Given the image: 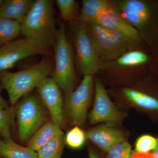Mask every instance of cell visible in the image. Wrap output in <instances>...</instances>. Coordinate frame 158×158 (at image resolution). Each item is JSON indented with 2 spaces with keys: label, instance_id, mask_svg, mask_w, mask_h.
I'll return each mask as SVG.
<instances>
[{
  "label": "cell",
  "instance_id": "ffe728a7",
  "mask_svg": "<svg viewBox=\"0 0 158 158\" xmlns=\"http://www.w3.org/2000/svg\"><path fill=\"white\" fill-rule=\"evenodd\" d=\"M57 7L63 20L78 22L80 17L78 3L75 0H57Z\"/></svg>",
  "mask_w": 158,
  "mask_h": 158
},
{
  "label": "cell",
  "instance_id": "4fadbf2b",
  "mask_svg": "<svg viewBox=\"0 0 158 158\" xmlns=\"http://www.w3.org/2000/svg\"><path fill=\"white\" fill-rule=\"evenodd\" d=\"M35 1L6 0L0 6V16L16 21L21 25Z\"/></svg>",
  "mask_w": 158,
  "mask_h": 158
},
{
  "label": "cell",
  "instance_id": "603a6c76",
  "mask_svg": "<svg viewBox=\"0 0 158 158\" xmlns=\"http://www.w3.org/2000/svg\"><path fill=\"white\" fill-rule=\"evenodd\" d=\"M86 138L84 131L79 126H75L66 134L65 142L71 148L78 149L84 146Z\"/></svg>",
  "mask_w": 158,
  "mask_h": 158
},
{
  "label": "cell",
  "instance_id": "f546056e",
  "mask_svg": "<svg viewBox=\"0 0 158 158\" xmlns=\"http://www.w3.org/2000/svg\"><path fill=\"white\" fill-rule=\"evenodd\" d=\"M88 158H100L98 155L93 149H89L88 150Z\"/></svg>",
  "mask_w": 158,
  "mask_h": 158
},
{
  "label": "cell",
  "instance_id": "4dcf8cb0",
  "mask_svg": "<svg viewBox=\"0 0 158 158\" xmlns=\"http://www.w3.org/2000/svg\"><path fill=\"white\" fill-rule=\"evenodd\" d=\"M152 154L154 158H158V145L155 149L154 150Z\"/></svg>",
  "mask_w": 158,
  "mask_h": 158
},
{
  "label": "cell",
  "instance_id": "d4e9b609",
  "mask_svg": "<svg viewBox=\"0 0 158 158\" xmlns=\"http://www.w3.org/2000/svg\"><path fill=\"white\" fill-rule=\"evenodd\" d=\"M118 6L127 8L130 10L137 12L142 16L149 19L151 12L148 6L142 1L139 0H125L119 1Z\"/></svg>",
  "mask_w": 158,
  "mask_h": 158
},
{
  "label": "cell",
  "instance_id": "1f68e13d",
  "mask_svg": "<svg viewBox=\"0 0 158 158\" xmlns=\"http://www.w3.org/2000/svg\"><path fill=\"white\" fill-rule=\"evenodd\" d=\"M3 2V0H0V6H1V5H2V3Z\"/></svg>",
  "mask_w": 158,
  "mask_h": 158
},
{
  "label": "cell",
  "instance_id": "3957f363",
  "mask_svg": "<svg viewBox=\"0 0 158 158\" xmlns=\"http://www.w3.org/2000/svg\"><path fill=\"white\" fill-rule=\"evenodd\" d=\"M54 46V66L51 77L67 94L73 90L76 75L72 47L66 37L64 24L58 29Z\"/></svg>",
  "mask_w": 158,
  "mask_h": 158
},
{
  "label": "cell",
  "instance_id": "30bf717a",
  "mask_svg": "<svg viewBox=\"0 0 158 158\" xmlns=\"http://www.w3.org/2000/svg\"><path fill=\"white\" fill-rule=\"evenodd\" d=\"M42 104L48 111L52 120L62 127L65 123L61 89L52 77L46 78L36 88Z\"/></svg>",
  "mask_w": 158,
  "mask_h": 158
},
{
  "label": "cell",
  "instance_id": "d6a6232c",
  "mask_svg": "<svg viewBox=\"0 0 158 158\" xmlns=\"http://www.w3.org/2000/svg\"><path fill=\"white\" fill-rule=\"evenodd\" d=\"M0 158H2V157H0Z\"/></svg>",
  "mask_w": 158,
  "mask_h": 158
},
{
  "label": "cell",
  "instance_id": "9c48e42d",
  "mask_svg": "<svg viewBox=\"0 0 158 158\" xmlns=\"http://www.w3.org/2000/svg\"><path fill=\"white\" fill-rule=\"evenodd\" d=\"M91 124L104 122L105 124L116 127L121 123L124 115L110 99L102 84L97 80L94 103L89 114Z\"/></svg>",
  "mask_w": 158,
  "mask_h": 158
},
{
  "label": "cell",
  "instance_id": "6da1fadb",
  "mask_svg": "<svg viewBox=\"0 0 158 158\" xmlns=\"http://www.w3.org/2000/svg\"><path fill=\"white\" fill-rule=\"evenodd\" d=\"M53 2L35 1L21 25L24 38L50 48L56 40L57 31Z\"/></svg>",
  "mask_w": 158,
  "mask_h": 158
},
{
  "label": "cell",
  "instance_id": "e0dca14e",
  "mask_svg": "<svg viewBox=\"0 0 158 158\" xmlns=\"http://www.w3.org/2000/svg\"><path fill=\"white\" fill-rule=\"evenodd\" d=\"M65 137L61 131L37 152L38 158H62Z\"/></svg>",
  "mask_w": 158,
  "mask_h": 158
},
{
  "label": "cell",
  "instance_id": "2e32d148",
  "mask_svg": "<svg viewBox=\"0 0 158 158\" xmlns=\"http://www.w3.org/2000/svg\"><path fill=\"white\" fill-rule=\"evenodd\" d=\"M0 157L3 158H38L37 152L23 147L12 139L0 140Z\"/></svg>",
  "mask_w": 158,
  "mask_h": 158
},
{
  "label": "cell",
  "instance_id": "4316f807",
  "mask_svg": "<svg viewBox=\"0 0 158 158\" xmlns=\"http://www.w3.org/2000/svg\"><path fill=\"white\" fill-rule=\"evenodd\" d=\"M131 147L127 142L115 144L107 152L106 158H130Z\"/></svg>",
  "mask_w": 158,
  "mask_h": 158
},
{
  "label": "cell",
  "instance_id": "484cf974",
  "mask_svg": "<svg viewBox=\"0 0 158 158\" xmlns=\"http://www.w3.org/2000/svg\"><path fill=\"white\" fill-rule=\"evenodd\" d=\"M158 145V138L144 135L138 138L135 143L136 152L148 153L153 151Z\"/></svg>",
  "mask_w": 158,
  "mask_h": 158
},
{
  "label": "cell",
  "instance_id": "83f0119b",
  "mask_svg": "<svg viewBox=\"0 0 158 158\" xmlns=\"http://www.w3.org/2000/svg\"><path fill=\"white\" fill-rule=\"evenodd\" d=\"M130 158H154L151 153L135 152L131 156Z\"/></svg>",
  "mask_w": 158,
  "mask_h": 158
},
{
  "label": "cell",
  "instance_id": "ac0fdd59",
  "mask_svg": "<svg viewBox=\"0 0 158 158\" xmlns=\"http://www.w3.org/2000/svg\"><path fill=\"white\" fill-rule=\"evenodd\" d=\"M21 34L19 23L0 16V44H4L15 40Z\"/></svg>",
  "mask_w": 158,
  "mask_h": 158
},
{
  "label": "cell",
  "instance_id": "5b68a950",
  "mask_svg": "<svg viewBox=\"0 0 158 158\" xmlns=\"http://www.w3.org/2000/svg\"><path fill=\"white\" fill-rule=\"evenodd\" d=\"M42 104L35 95L28 94L16 106L15 113L21 141H28L34 133L46 122V115Z\"/></svg>",
  "mask_w": 158,
  "mask_h": 158
},
{
  "label": "cell",
  "instance_id": "5bb4252c",
  "mask_svg": "<svg viewBox=\"0 0 158 158\" xmlns=\"http://www.w3.org/2000/svg\"><path fill=\"white\" fill-rule=\"evenodd\" d=\"M61 131V127L52 120L47 121L31 136L27 147L37 152Z\"/></svg>",
  "mask_w": 158,
  "mask_h": 158
},
{
  "label": "cell",
  "instance_id": "ba28073f",
  "mask_svg": "<svg viewBox=\"0 0 158 158\" xmlns=\"http://www.w3.org/2000/svg\"><path fill=\"white\" fill-rule=\"evenodd\" d=\"M93 84V76L85 75L79 87L66 94L65 105L72 124L79 127L85 124L92 96Z\"/></svg>",
  "mask_w": 158,
  "mask_h": 158
},
{
  "label": "cell",
  "instance_id": "44dd1931",
  "mask_svg": "<svg viewBox=\"0 0 158 158\" xmlns=\"http://www.w3.org/2000/svg\"><path fill=\"white\" fill-rule=\"evenodd\" d=\"M15 114V110L12 108H0V135L4 140L12 139L11 128Z\"/></svg>",
  "mask_w": 158,
  "mask_h": 158
},
{
  "label": "cell",
  "instance_id": "7c38bea8",
  "mask_svg": "<svg viewBox=\"0 0 158 158\" xmlns=\"http://www.w3.org/2000/svg\"><path fill=\"white\" fill-rule=\"evenodd\" d=\"M85 135L86 138L106 152L115 144L126 141L127 139L126 134L123 131L105 124L88 130Z\"/></svg>",
  "mask_w": 158,
  "mask_h": 158
},
{
  "label": "cell",
  "instance_id": "7402d4cb",
  "mask_svg": "<svg viewBox=\"0 0 158 158\" xmlns=\"http://www.w3.org/2000/svg\"><path fill=\"white\" fill-rule=\"evenodd\" d=\"M146 54L139 51L128 52L117 59V63L123 66H133L142 65L147 62Z\"/></svg>",
  "mask_w": 158,
  "mask_h": 158
},
{
  "label": "cell",
  "instance_id": "7a4b0ae2",
  "mask_svg": "<svg viewBox=\"0 0 158 158\" xmlns=\"http://www.w3.org/2000/svg\"><path fill=\"white\" fill-rule=\"evenodd\" d=\"M53 66L54 60L48 57L19 71L0 73L1 85L7 91L11 105H15L51 75Z\"/></svg>",
  "mask_w": 158,
  "mask_h": 158
},
{
  "label": "cell",
  "instance_id": "8fae6325",
  "mask_svg": "<svg viewBox=\"0 0 158 158\" xmlns=\"http://www.w3.org/2000/svg\"><path fill=\"white\" fill-rule=\"evenodd\" d=\"M93 23L119 32L134 42L140 40L138 31L123 18L113 4L102 11Z\"/></svg>",
  "mask_w": 158,
  "mask_h": 158
},
{
  "label": "cell",
  "instance_id": "52a82bcc",
  "mask_svg": "<svg viewBox=\"0 0 158 158\" xmlns=\"http://www.w3.org/2000/svg\"><path fill=\"white\" fill-rule=\"evenodd\" d=\"M50 53V48L27 38L15 40L0 47V73L7 71L27 57Z\"/></svg>",
  "mask_w": 158,
  "mask_h": 158
},
{
  "label": "cell",
  "instance_id": "d6986e66",
  "mask_svg": "<svg viewBox=\"0 0 158 158\" xmlns=\"http://www.w3.org/2000/svg\"><path fill=\"white\" fill-rule=\"evenodd\" d=\"M123 93L130 101L140 107L158 110V100L153 97L128 88L123 89Z\"/></svg>",
  "mask_w": 158,
  "mask_h": 158
},
{
  "label": "cell",
  "instance_id": "8992f818",
  "mask_svg": "<svg viewBox=\"0 0 158 158\" xmlns=\"http://www.w3.org/2000/svg\"><path fill=\"white\" fill-rule=\"evenodd\" d=\"M73 37L79 70L84 76H93L100 68L102 63L88 34L86 24L77 22Z\"/></svg>",
  "mask_w": 158,
  "mask_h": 158
},
{
  "label": "cell",
  "instance_id": "f1b7e54d",
  "mask_svg": "<svg viewBox=\"0 0 158 158\" xmlns=\"http://www.w3.org/2000/svg\"><path fill=\"white\" fill-rule=\"evenodd\" d=\"M2 88V85H0V108L3 109H6L9 108V107L8 106V102L2 96V94H1Z\"/></svg>",
  "mask_w": 158,
  "mask_h": 158
},
{
  "label": "cell",
  "instance_id": "cb8c5ba5",
  "mask_svg": "<svg viewBox=\"0 0 158 158\" xmlns=\"http://www.w3.org/2000/svg\"><path fill=\"white\" fill-rule=\"evenodd\" d=\"M118 6L120 8V12L122 16L133 27L135 26L138 28L142 27L148 22L149 19L127 8L121 6Z\"/></svg>",
  "mask_w": 158,
  "mask_h": 158
},
{
  "label": "cell",
  "instance_id": "9a60e30c",
  "mask_svg": "<svg viewBox=\"0 0 158 158\" xmlns=\"http://www.w3.org/2000/svg\"><path fill=\"white\" fill-rule=\"evenodd\" d=\"M79 22L93 23L102 11L113 4L106 0H84L82 2Z\"/></svg>",
  "mask_w": 158,
  "mask_h": 158
},
{
  "label": "cell",
  "instance_id": "277c9868",
  "mask_svg": "<svg viewBox=\"0 0 158 158\" xmlns=\"http://www.w3.org/2000/svg\"><path fill=\"white\" fill-rule=\"evenodd\" d=\"M86 25L102 63L118 59L131 50L135 43L119 32L97 24Z\"/></svg>",
  "mask_w": 158,
  "mask_h": 158
}]
</instances>
